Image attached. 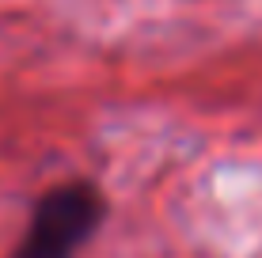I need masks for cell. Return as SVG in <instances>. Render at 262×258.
<instances>
[{
	"label": "cell",
	"instance_id": "1",
	"mask_svg": "<svg viewBox=\"0 0 262 258\" xmlns=\"http://www.w3.org/2000/svg\"><path fill=\"white\" fill-rule=\"evenodd\" d=\"M103 198L88 182H61L34 209L19 258H72L76 247L99 228Z\"/></svg>",
	"mask_w": 262,
	"mask_h": 258
}]
</instances>
